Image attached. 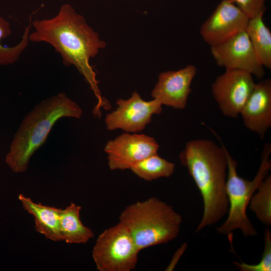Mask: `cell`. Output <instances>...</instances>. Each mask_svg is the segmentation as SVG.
<instances>
[{
	"label": "cell",
	"mask_w": 271,
	"mask_h": 271,
	"mask_svg": "<svg viewBox=\"0 0 271 271\" xmlns=\"http://www.w3.org/2000/svg\"><path fill=\"white\" fill-rule=\"evenodd\" d=\"M32 27V22L25 28L21 41L14 47L3 46L1 43L2 39L9 36L12 33L10 23L0 17V66L12 64L17 62L28 46L29 35Z\"/></svg>",
	"instance_id": "obj_19"
},
{
	"label": "cell",
	"mask_w": 271,
	"mask_h": 271,
	"mask_svg": "<svg viewBox=\"0 0 271 271\" xmlns=\"http://www.w3.org/2000/svg\"><path fill=\"white\" fill-rule=\"evenodd\" d=\"M249 208L264 225H271V176L261 182L249 202Z\"/></svg>",
	"instance_id": "obj_18"
},
{
	"label": "cell",
	"mask_w": 271,
	"mask_h": 271,
	"mask_svg": "<svg viewBox=\"0 0 271 271\" xmlns=\"http://www.w3.org/2000/svg\"><path fill=\"white\" fill-rule=\"evenodd\" d=\"M32 26L34 30L29 33L30 41L50 44L59 53L65 66H75L84 77L97 99L93 110L94 116L101 115V107L109 109L110 104L101 96L96 74L89 63L106 47V43L85 18L71 5L64 4L55 17L35 20Z\"/></svg>",
	"instance_id": "obj_1"
},
{
	"label": "cell",
	"mask_w": 271,
	"mask_h": 271,
	"mask_svg": "<svg viewBox=\"0 0 271 271\" xmlns=\"http://www.w3.org/2000/svg\"><path fill=\"white\" fill-rule=\"evenodd\" d=\"M81 207L71 203L61 210L60 227L62 241L67 243L85 244L94 236L93 231L81 222Z\"/></svg>",
	"instance_id": "obj_15"
},
{
	"label": "cell",
	"mask_w": 271,
	"mask_h": 271,
	"mask_svg": "<svg viewBox=\"0 0 271 271\" xmlns=\"http://www.w3.org/2000/svg\"><path fill=\"white\" fill-rule=\"evenodd\" d=\"M175 168L174 163L161 157L157 153L137 163L130 170L140 178L151 181L170 177L174 173Z\"/></svg>",
	"instance_id": "obj_17"
},
{
	"label": "cell",
	"mask_w": 271,
	"mask_h": 271,
	"mask_svg": "<svg viewBox=\"0 0 271 271\" xmlns=\"http://www.w3.org/2000/svg\"><path fill=\"white\" fill-rule=\"evenodd\" d=\"M211 53L216 64L225 70L244 71L259 79L265 75L264 67L259 61L245 30L223 43L211 46Z\"/></svg>",
	"instance_id": "obj_10"
},
{
	"label": "cell",
	"mask_w": 271,
	"mask_h": 271,
	"mask_svg": "<svg viewBox=\"0 0 271 271\" xmlns=\"http://www.w3.org/2000/svg\"><path fill=\"white\" fill-rule=\"evenodd\" d=\"M227 150L214 142L196 139L188 142L179 154L203 199V213L196 232L218 222L227 213L226 191Z\"/></svg>",
	"instance_id": "obj_2"
},
{
	"label": "cell",
	"mask_w": 271,
	"mask_h": 271,
	"mask_svg": "<svg viewBox=\"0 0 271 271\" xmlns=\"http://www.w3.org/2000/svg\"><path fill=\"white\" fill-rule=\"evenodd\" d=\"M255 83L250 73L239 70H225L211 86L213 96L222 114L237 118L251 93Z\"/></svg>",
	"instance_id": "obj_7"
},
{
	"label": "cell",
	"mask_w": 271,
	"mask_h": 271,
	"mask_svg": "<svg viewBox=\"0 0 271 271\" xmlns=\"http://www.w3.org/2000/svg\"><path fill=\"white\" fill-rule=\"evenodd\" d=\"M117 107L105 118L107 129H121L126 132L143 130L152 120L154 114L162 111V104L156 99L144 100L137 91L127 99H118Z\"/></svg>",
	"instance_id": "obj_8"
},
{
	"label": "cell",
	"mask_w": 271,
	"mask_h": 271,
	"mask_svg": "<svg viewBox=\"0 0 271 271\" xmlns=\"http://www.w3.org/2000/svg\"><path fill=\"white\" fill-rule=\"evenodd\" d=\"M197 72L195 66L189 64L178 70L160 73L151 92L152 97L162 105L177 109L185 108L192 90L191 85Z\"/></svg>",
	"instance_id": "obj_12"
},
{
	"label": "cell",
	"mask_w": 271,
	"mask_h": 271,
	"mask_svg": "<svg viewBox=\"0 0 271 271\" xmlns=\"http://www.w3.org/2000/svg\"><path fill=\"white\" fill-rule=\"evenodd\" d=\"M248 18H251L265 11L266 0H229Z\"/></svg>",
	"instance_id": "obj_21"
},
{
	"label": "cell",
	"mask_w": 271,
	"mask_h": 271,
	"mask_svg": "<svg viewBox=\"0 0 271 271\" xmlns=\"http://www.w3.org/2000/svg\"><path fill=\"white\" fill-rule=\"evenodd\" d=\"M249 18L229 0H222L202 24L200 34L211 46L220 45L245 31Z\"/></svg>",
	"instance_id": "obj_11"
},
{
	"label": "cell",
	"mask_w": 271,
	"mask_h": 271,
	"mask_svg": "<svg viewBox=\"0 0 271 271\" xmlns=\"http://www.w3.org/2000/svg\"><path fill=\"white\" fill-rule=\"evenodd\" d=\"M264 13L250 18L245 29L260 64L271 69V32L263 20Z\"/></svg>",
	"instance_id": "obj_16"
},
{
	"label": "cell",
	"mask_w": 271,
	"mask_h": 271,
	"mask_svg": "<svg viewBox=\"0 0 271 271\" xmlns=\"http://www.w3.org/2000/svg\"><path fill=\"white\" fill-rule=\"evenodd\" d=\"M234 265L241 271L271 270V233L266 228L264 233V248L260 261L255 264H250L243 261H233Z\"/></svg>",
	"instance_id": "obj_20"
},
{
	"label": "cell",
	"mask_w": 271,
	"mask_h": 271,
	"mask_svg": "<svg viewBox=\"0 0 271 271\" xmlns=\"http://www.w3.org/2000/svg\"><path fill=\"white\" fill-rule=\"evenodd\" d=\"M186 247L187 244L184 243L176 250L165 270L172 271L175 268L180 257L186 250Z\"/></svg>",
	"instance_id": "obj_22"
},
{
	"label": "cell",
	"mask_w": 271,
	"mask_h": 271,
	"mask_svg": "<svg viewBox=\"0 0 271 271\" xmlns=\"http://www.w3.org/2000/svg\"><path fill=\"white\" fill-rule=\"evenodd\" d=\"M119 220L140 251L175 239L182 223V216L171 206L155 197L127 206Z\"/></svg>",
	"instance_id": "obj_4"
},
{
	"label": "cell",
	"mask_w": 271,
	"mask_h": 271,
	"mask_svg": "<svg viewBox=\"0 0 271 271\" xmlns=\"http://www.w3.org/2000/svg\"><path fill=\"white\" fill-rule=\"evenodd\" d=\"M139 252L127 229L118 222L100 234L92 255L99 271H130L136 267Z\"/></svg>",
	"instance_id": "obj_6"
},
{
	"label": "cell",
	"mask_w": 271,
	"mask_h": 271,
	"mask_svg": "<svg viewBox=\"0 0 271 271\" xmlns=\"http://www.w3.org/2000/svg\"><path fill=\"white\" fill-rule=\"evenodd\" d=\"M82 113L65 93L43 100L23 119L6 155V164L14 173L25 172L30 158L44 144L56 122L64 117L80 118Z\"/></svg>",
	"instance_id": "obj_3"
},
{
	"label": "cell",
	"mask_w": 271,
	"mask_h": 271,
	"mask_svg": "<svg viewBox=\"0 0 271 271\" xmlns=\"http://www.w3.org/2000/svg\"><path fill=\"white\" fill-rule=\"evenodd\" d=\"M19 199L24 209L33 216L38 232L52 241H62L60 227L62 209L35 203L22 194Z\"/></svg>",
	"instance_id": "obj_14"
},
{
	"label": "cell",
	"mask_w": 271,
	"mask_h": 271,
	"mask_svg": "<svg viewBox=\"0 0 271 271\" xmlns=\"http://www.w3.org/2000/svg\"><path fill=\"white\" fill-rule=\"evenodd\" d=\"M239 115L247 129L264 138L271 126L270 79L255 83Z\"/></svg>",
	"instance_id": "obj_13"
},
{
	"label": "cell",
	"mask_w": 271,
	"mask_h": 271,
	"mask_svg": "<svg viewBox=\"0 0 271 271\" xmlns=\"http://www.w3.org/2000/svg\"><path fill=\"white\" fill-rule=\"evenodd\" d=\"M270 153L271 145L266 143L261 154L258 171L253 180H248L238 175L237 163L227 151L226 191L228 202V216L222 225L217 228L219 234L229 236L233 231L239 230L246 237L257 234L246 214V209L252 196L270 170Z\"/></svg>",
	"instance_id": "obj_5"
},
{
	"label": "cell",
	"mask_w": 271,
	"mask_h": 271,
	"mask_svg": "<svg viewBox=\"0 0 271 271\" xmlns=\"http://www.w3.org/2000/svg\"><path fill=\"white\" fill-rule=\"evenodd\" d=\"M159 146L156 140L144 134L123 133L108 141L104 151L111 170L130 169L132 166L154 154Z\"/></svg>",
	"instance_id": "obj_9"
}]
</instances>
